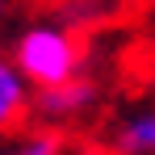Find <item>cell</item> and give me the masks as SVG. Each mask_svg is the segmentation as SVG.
I'll return each instance as SVG.
<instances>
[{
  "mask_svg": "<svg viewBox=\"0 0 155 155\" xmlns=\"http://www.w3.org/2000/svg\"><path fill=\"white\" fill-rule=\"evenodd\" d=\"M0 8H4V0H0Z\"/></svg>",
  "mask_w": 155,
  "mask_h": 155,
  "instance_id": "cell-6",
  "label": "cell"
},
{
  "mask_svg": "<svg viewBox=\"0 0 155 155\" xmlns=\"http://www.w3.org/2000/svg\"><path fill=\"white\" fill-rule=\"evenodd\" d=\"M13 59L34 88H54V84H67L80 76V46L59 25H29L17 38Z\"/></svg>",
  "mask_w": 155,
  "mask_h": 155,
  "instance_id": "cell-1",
  "label": "cell"
},
{
  "mask_svg": "<svg viewBox=\"0 0 155 155\" xmlns=\"http://www.w3.org/2000/svg\"><path fill=\"white\" fill-rule=\"evenodd\" d=\"M34 84H29V76L17 67V59L8 54H0V138L4 134H13V130L25 122L29 113H34V97L38 92H29Z\"/></svg>",
  "mask_w": 155,
  "mask_h": 155,
  "instance_id": "cell-3",
  "label": "cell"
},
{
  "mask_svg": "<svg viewBox=\"0 0 155 155\" xmlns=\"http://www.w3.org/2000/svg\"><path fill=\"white\" fill-rule=\"evenodd\" d=\"M97 84L92 80H67V84H54V88H38V97H34V113L46 122V126H63V122H76L80 113H88L92 105H97Z\"/></svg>",
  "mask_w": 155,
  "mask_h": 155,
  "instance_id": "cell-2",
  "label": "cell"
},
{
  "mask_svg": "<svg viewBox=\"0 0 155 155\" xmlns=\"http://www.w3.org/2000/svg\"><path fill=\"white\" fill-rule=\"evenodd\" d=\"M0 155H63V143L54 138L51 130H38V134H29V138H21V143L4 147Z\"/></svg>",
  "mask_w": 155,
  "mask_h": 155,
  "instance_id": "cell-5",
  "label": "cell"
},
{
  "mask_svg": "<svg viewBox=\"0 0 155 155\" xmlns=\"http://www.w3.org/2000/svg\"><path fill=\"white\" fill-rule=\"evenodd\" d=\"M113 151L117 155H155V105L130 113L113 126Z\"/></svg>",
  "mask_w": 155,
  "mask_h": 155,
  "instance_id": "cell-4",
  "label": "cell"
}]
</instances>
